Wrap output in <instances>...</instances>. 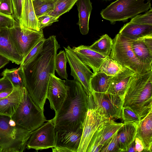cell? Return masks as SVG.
Listing matches in <instances>:
<instances>
[{
	"instance_id": "1",
	"label": "cell",
	"mask_w": 152,
	"mask_h": 152,
	"mask_svg": "<svg viewBox=\"0 0 152 152\" xmlns=\"http://www.w3.org/2000/svg\"><path fill=\"white\" fill-rule=\"evenodd\" d=\"M60 48L56 36H50L45 39L39 53L21 67L24 87L34 102L43 110L50 76L55 74V58Z\"/></svg>"
},
{
	"instance_id": "2",
	"label": "cell",
	"mask_w": 152,
	"mask_h": 152,
	"mask_svg": "<svg viewBox=\"0 0 152 152\" xmlns=\"http://www.w3.org/2000/svg\"><path fill=\"white\" fill-rule=\"evenodd\" d=\"M65 83L68 86L66 96L52 119L55 128L76 130L83 126L88 110V95L77 80L67 79Z\"/></svg>"
},
{
	"instance_id": "3",
	"label": "cell",
	"mask_w": 152,
	"mask_h": 152,
	"mask_svg": "<svg viewBox=\"0 0 152 152\" xmlns=\"http://www.w3.org/2000/svg\"><path fill=\"white\" fill-rule=\"evenodd\" d=\"M123 107L133 110L141 120L152 111V70L131 78L126 91Z\"/></svg>"
},
{
	"instance_id": "4",
	"label": "cell",
	"mask_w": 152,
	"mask_h": 152,
	"mask_svg": "<svg viewBox=\"0 0 152 152\" xmlns=\"http://www.w3.org/2000/svg\"><path fill=\"white\" fill-rule=\"evenodd\" d=\"M32 132L17 124L11 117L0 115V152H22Z\"/></svg>"
},
{
	"instance_id": "5",
	"label": "cell",
	"mask_w": 152,
	"mask_h": 152,
	"mask_svg": "<svg viewBox=\"0 0 152 152\" xmlns=\"http://www.w3.org/2000/svg\"><path fill=\"white\" fill-rule=\"evenodd\" d=\"M151 0H117L100 12L102 17L114 24L132 18L151 8Z\"/></svg>"
},
{
	"instance_id": "6",
	"label": "cell",
	"mask_w": 152,
	"mask_h": 152,
	"mask_svg": "<svg viewBox=\"0 0 152 152\" xmlns=\"http://www.w3.org/2000/svg\"><path fill=\"white\" fill-rule=\"evenodd\" d=\"M11 118L18 125L31 132L47 121L44 110L34 102L25 87L19 105Z\"/></svg>"
},
{
	"instance_id": "7",
	"label": "cell",
	"mask_w": 152,
	"mask_h": 152,
	"mask_svg": "<svg viewBox=\"0 0 152 152\" xmlns=\"http://www.w3.org/2000/svg\"><path fill=\"white\" fill-rule=\"evenodd\" d=\"M132 42V40L117 34L113 40L110 57L123 67L129 69L137 74L147 72L136 57Z\"/></svg>"
},
{
	"instance_id": "8",
	"label": "cell",
	"mask_w": 152,
	"mask_h": 152,
	"mask_svg": "<svg viewBox=\"0 0 152 152\" xmlns=\"http://www.w3.org/2000/svg\"><path fill=\"white\" fill-rule=\"evenodd\" d=\"M123 99L107 92H92L88 95V107L96 110L101 115L113 119L121 118Z\"/></svg>"
},
{
	"instance_id": "9",
	"label": "cell",
	"mask_w": 152,
	"mask_h": 152,
	"mask_svg": "<svg viewBox=\"0 0 152 152\" xmlns=\"http://www.w3.org/2000/svg\"><path fill=\"white\" fill-rule=\"evenodd\" d=\"M12 39L23 58L41 40L45 39L43 30L36 31L21 28L18 22L10 28Z\"/></svg>"
},
{
	"instance_id": "10",
	"label": "cell",
	"mask_w": 152,
	"mask_h": 152,
	"mask_svg": "<svg viewBox=\"0 0 152 152\" xmlns=\"http://www.w3.org/2000/svg\"><path fill=\"white\" fill-rule=\"evenodd\" d=\"M55 129L52 119L47 121L46 123L31 132L26 147L37 151L54 147Z\"/></svg>"
},
{
	"instance_id": "11",
	"label": "cell",
	"mask_w": 152,
	"mask_h": 152,
	"mask_svg": "<svg viewBox=\"0 0 152 152\" xmlns=\"http://www.w3.org/2000/svg\"><path fill=\"white\" fill-rule=\"evenodd\" d=\"M64 48L71 68V75L81 84L88 95H90L92 93L90 81L94 73L80 60L70 46Z\"/></svg>"
},
{
	"instance_id": "12",
	"label": "cell",
	"mask_w": 152,
	"mask_h": 152,
	"mask_svg": "<svg viewBox=\"0 0 152 152\" xmlns=\"http://www.w3.org/2000/svg\"><path fill=\"white\" fill-rule=\"evenodd\" d=\"M111 119L99 114L95 109L88 107L83 124V132L77 152H86L89 143L96 131Z\"/></svg>"
},
{
	"instance_id": "13",
	"label": "cell",
	"mask_w": 152,
	"mask_h": 152,
	"mask_svg": "<svg viewBox=\"0 0 152 152\" xmlns=\"http://www.w3.org/2000/svg\"><path fill=\"white\" fill-rule=\"evenodd\" d=\"M65 82V80L57 77L55 74L50 75L47 99L49 101L50 108L54 110L55 113L60 108L67 94L68 86Z\"/></svg>"
},
{
	"instance_id": "14",
	"label": "cell",
	"mask_w": 152,
	"mask_h": 152,
	"mask_svg": "<svg viewBox=\"0 0 152 152\" xmlns=\"http://www.w3.org/2000/svg\"><path fill=\"white\" fill-rule=\"evenodd\" d=\"M55 147L64 149L67 152H77L82 136L83 126L72 131L55 128Z\"/></svg>"
},
{
	"instance_id": "15",
	"label": "cell",
	"mask_w": 152,
	"mask_h": 152,
	"mask_svg": "<svg viewBox=\"0 0 152 152\" xmlns=\"http://www.w3.org/2000/svg\"><path fill=\"white\" fill-rule=\"evenodd\" d=\"M0 55L17 64H20L23 60L12 39L10 28H0Z\"/></svg>"
},
{
	"instance_id": "16",
	"label": "cell",
	"mask_w": 152,
	"mask_h": 152,
	"mask_svg": "<svg viewBox=\"0 0 152 152\" xmlns=\"http://www.w3.org/2000/svg\"><path fill=\"white\" fill-rule=\"evenodd\" d=\"M72 49L80 60L91 69L94 74L99 71V68L108 57L90 48L88 46L81 45L73 47Z\"/></svg>"
},
{
	"instance_id": "17",
	"label": "cell",
	"mask_w": 152,
	"mask_h": 152,
	"mask_svg": "<svg viewBox=\"0 0 152 152\" xmlns=\"http://www.w3.org/2000/svg\"><path fill=\"white\" fill-rule=\"evenodd\" d=\"M123 125L124 123H117L113 119L109 120L96 131L90 141V144L93 146L99 147L101 150Z\"/></svg>"
},
{
	"instance_id": "18",
	"label": "cell",
	"mask_w": 152,
	"mask_h": 152,
	"mask_svg": "<svg viewBox=\"0 0 152 152\" xmlns=\"http://www.w3.org/2000/svg\"><path fill=\"white\" fill-rule=\"evenodd\" d=\"M136 73L126 68L112 77L107 92L118 95L124 99L129 84Z\"/></svg>"
},
{
	"instance_id": "19",
	"label": "cell",
	"mask_w": 152,
	"mask_h": 152,
	"mask_svg": "<svg viewBox=\"0 0 152 152\" xmlns=\"http://www.w3.org/2000/svg\"><path fill=\"white\" fill-rule=\"evenodd\" d=\"M25 87L14 88L8 96L0 99V115L11 117L21 101Z\"/></svg>"
},
{
	"instance_id": "20",
	"label": "cell",
	"mask_w": 152,
	"mask_h": 152,
	"mask_svg": "<svg viewBox=\"0 0 152 152\" xmlns=\"http://www.w3.org/2000/svg\"><path fill=\"white\" fill-rule=\"evenodd\" d=\"M18 22L21 28L36 31H40L32 0H23L21 15Z\"/></svg>"
},
{
	"instance_id": "21",
	"label": "cell",
	"mask_w": 152,
	"mask_h": 152,
	"mask_svg": "<svg viewBox=\"0 0 152 152\" xmlns=\"http://www.w3.org/2000/svg\"><path fill=\"white\" fill-rule=\"evenodd\" d=\"M136 137L143 143L144 152H152V111L141 120L138 125Z\"/></svg>"
},
{
	"instance_id": "22",
	"label": "cell",
	"mask_w": 152,
	"mask_h": 152,
	"mask_svg": "<svg viewBox=\"0 0 152 152\" xmlns=\"http://www.w3.org/2000/svg\"><path fill=\"white\" fill-rule=\"evenodd\" d=\"M132 40L152 35V26L143 25L129 22L121 28L118 33Z\"/></svg>"
},
{
	"instance_id": "23",
	"label": "cell",
	"mask_w": 152,
	"mask_h": 152,
	"mask_svg": "<svg viewBox=\"0 0 152 152\" xmlns=\"http://www.w3.org/2000/svg\"><path fill=\"white\" fill-rule=\"evenodd\" d=\"M143 38L132 40V47L140 64L145 70L148 72L152 69V52L145 45Z\"/></svg>"
},
{
	"instance_id": "24",
	"label": "cell",
	"mask_w": 152,
	"mask_h": 152,
	"mask_svg": "<svg viewBox=\"0 0 152 152\" xmlns=\"http://www.w3.org/2000/svg\"><path fill=\"white\" fill-rule=\"evenodd\" d=\"M138 126L124 123L118 132V145L120 152L127 151L130 145L134 141Z\"/></svg>"
},
{
	"instance_id": "25",
	"label": "cell",
	"mask_w": 152,
	"mask_h": 152,
	"mask_svg": "<svg viewBox=\"0 0 152 152\" xmlns=\"http://www.w3.org/2000/svg\"><path fill=\"white\" fill-rule=\"evenodd\" d=\"M78 12L79 25L81 33L85 35L89 31V22L92 9L90 0H78L76 2Z\"/></svg>"
},
{
	"instance_id": "26",
	"label": "cell",
	"mask_w": 152,
	"mask_h": 152,
	"mask_svg": "<svg viewBox=\"0 0 152 152\" xmlns=\"http://www.w3.org/2000/svg\"><path fill=\"white\" fill-rule=\"evenodd\" d=\"M113 77L107 75L100 71L94 74L90 81L91 92H107Z\"/></svg>"
},
{
	"instance_id": "27",
	"label": "cell",
	"mask_w": 152,
	"mask_h": 152,
	"mask_svg": "<svg viewBox=\"0 0 152 152\" xmlns=\"http://www.w3.org/2000/svg\"><path fill=\"white\" fill-rule=\"evenodd\" d=\"M113 40L107 34L101 37L89 48L91 50L105 56H110L113 45Z\"/></svg>"
},
{
	"instance_id": "28",
	"label": "cell",
	"mask_w": 152,
	"mask_h": 152,
	"mask_svg": "<svg viewBox=\"0 0 152 152\" xmlns=\"http://www.w3.org/2000/svg\"><path fill=\"white\" fill-rule=\"evenodd\" d=\"M1 75L10 81L14 88L24 87L22 67L11 69H6L2 72Z\"/></svg>"
},
{
	"instance_id": "29",
	"label": "cell",
	"mask_w": 152,
	"mask_h": 152,
	"mask_svg": "<svg viewBox=\"0 0 152 152\" xmlns=\"http://www.w3.org/2000/svg\"><path fill=\"white\" fill-rule=\"evenodd\" d=\"M77 0H56L53 10L45 15L58 19L62 15L69 11Z\"/></svg>"
},
{
	"instance_id": "30",
	"label": "cell",
	"mask_w": 152,
	"mask_h": 152,
	"mask_svg": "<svg viewBox=\"0 0 152 152\" xmlns=\"http://www.w3.org/2000/svg\"><path fill=\"white\" fill-rule=\"evenodd\" d=\"M125 68L122 66L109 56L102 64L99 68V71L107 75L114 76L121 72Z\"/></svg>"
},
{
	"instance_id": "31",
	"label": "cell",
	"mask_w": 152,
	"mask_h": 152,
	"mask_svg": "<svg viewBox=\"0 0 152 152\" xmlns=\"http://www.w3.org/2000/svg\"><path fill=\"white\" fill-rule=\"evenodd\" d=\"M37 17L45 15L52 11L56 0H32Z\"/></svg>"
},
{
	"instance_id": "32",
	"label": "cell",
	"mask_w": 152,
	"mask_h": 152,
	"mask_svg": "<svg viewBox=\"0 0 152 152\" xmlns=\"http://www.w3.org/2000/svg\"><path fill=\"white\" fill-rule=\"evenodd\" d=\"M68 62L65 51L61 50L56 54L55 60V70L61 78L67 79L66 64Z\"/></svg>"
},
{
	"instance_id": "33",
	"label": "cell",
	"mask_w": 152,
	"mask_h": 152,
	"mask_svg": "<svg viewBox=\"0 0 152 152\" xmlns=\"http://www.w3.org/2000/svg\"><path fill=\"white\" fill-rule=\"evenodd\" d=\"M121 118L124 123H129L138 126L141 120L138 115L128 107H122Z\"/></svg>"
},
{
	"instance_id": "34",
	"label": "cell",
	"mask_w": 152,
	"mask_h": 152,
	"mask_svg": "<svg viewBox=\"0 0 152 152\" xmlns=\"http://www.w3.org/2000/svg\"><path fill=\"white\" fill-rule=\"evenodd\" d=\"M130 22L137 24L152 26V9L142 14L137 15L132 18Z\"/></svg>"
},
{
	"instance_id": "35",
	"label": "cell",
	"mask_w": 152,
	"mask_h": 152,
	"mask_svg": "<svg viewBox=\"0 0 152 152\" xmlns=\"http://www.w3.org/2000/svg\"><path fill=\"white\" fill-rule=\"evenodd\" d=\"M45 39L39 41L30 51L27 56L23 58L22 62L20 64V66L21 67L25 65L31 61L39 53L42 49Z\"/></svg>"
},
{
	"instance_id": "36",
	"label": "cell",
	"mask_w": 152,
	"mask_h": 152,
	"mask_svg": "<svg viewBox=\"0 0 152 152\" xmlns=\"http://www.w3.org/2000/svg\"><path fill=\"white\" fill-rule=\"evenodd\" d=\"M118 131L112 137L109 143L102 148L100 152H120L118 138Z\"/></svg>"
},
{
	"instance_id": "37",
	"label": "cell",
	"mask_w": 152,
	"mask_h": 152,
	"mask_svg": "<svg viewBox=\"0 0 152 152\" xmlns=\"http://www.w3.org/2000/svg\"><path fill=\"white\" fill-rule=\"evenodd\" d=\"M16 22L12 16L7 15L0 12V28H12Z\"/></svg>"
},
{
	"instance_id": "38",
	"label": "cell",
	"mask_w": 152,
	"mask_h": 152,
	"mask_svg": "<svg viewBox=\"0 0 152 152\" xmlns=\"http://www.w3.org/2000/svg\"><path fill=\"white\" fill-rule=\"evenodd\" d=\"M40 30H42L45 27L50 26L55 22L58 21V19L50 15H45L38 18Z\"/></svg>"
},
{
	"instance_id": "39",
	"label": "cell",
	"mask_w": 152,
	"mask_h": 152,
	"mask_svg": "<svg viewBox=\"0 0 152 152\" xmlns=\"http://www.w3.org/2000/svg\"><path fill=\"white\" fill-rule=\"evenodd\" d=\"M0 12L7 15L13 16L14 9L12 0H0Z\"/></svg>"
},
{
	"instance_id": "40",
	"label": "cell",
	"mask_w": 152,
	"mask_h": 152,
	"mask_svg": "<svg viewBox=\"0 0 152 152\" xmlns=\"http://www.w3.org/2000/svg\"><path fill=\"white\" fill-rule=\"evenodd\" d=\"M23 0H12L14 9L12 16L18 22L20 18Z\"/></svg>"
},
{
	"instance_id": "41",
	"label": "cell",
	"mask_w": 152,
	"mask_h": 152,
	"mask_svg": "<svg viewBox=\"0 0 152 152\" xmlns=\"http://www.w3.org/2000/svg\"><path fill=\"white\" fill-rule=\"evenodd\" d=\"M13 88L12 83L7 78L3 77L0 79V92Z\"/></svg>"
},
{
	"instance_id": "42",
	"label": "cell",
	"mask_w": 152,
	"mask_h": 152,
	"mask_svg": "<svg viewBox=\"0 0 152 152\" xmlns=\"http://www.w3.org/2000/svg\"><path fill=\"white\" fill-rule=\"evenodd\" d=\"M135 148L137 152L143 151L144 147L142 140L137 137H136L134 140Z\"/></svg>"
},
{
	"instance_id": "43",
	"label": "cell",
	"mask_w": 152,
	"mask_h": 152,
	"mask_svg": "<svg viewBox=\"0 0 152 152\" xmlns=\"http://www.w3.org/2000/svg\"><path fill=\"white\" fill-rule=\"evenodd\" d=\"M10 61L8 59L0 55V69L8 63Z\"/></svg>"
},
{
	"instance_id": "44",
	"label": "cell",
	"mask_w": 152,
	"mask_h": 152,
	"mask_svg": "<svg viewBox=\"0 0 152 152\" xmlns=\"http://www.w3.org/2000/svg\"><path fill=\"white\" fill-rule=\"evenodd\" d=\"M13 89L0 92V99L4 98L9 95L12 92Z\"/></svg>"
},
{
	"instance_id": "45",
	"label": "cell",
	"mask_w": 152,
	"mask_h": 152,
	"mask_svg": "<svg viewBox=\"0 0 152 152\" xmlns=\"http://www.w3.org/2000/svg\"><path fill=\"white\" fill-rule=\"evenodd\" d=\"M127 152H137L135 148V143L133 141L128 147Z\"/></svg>"
},
{
	"instance_id": "46",
	"label": "cell",
	"mask_w": 152,
	"mask_h": 152,
	"mask_svg": "<svg viewBox=\"0 0 152 152\" xmlns=\"http://www.w3.org/2000/svg\"><path fill=\"white\" fill-rule=\"evenodd\" d=\"M105 0V1H110V0Z\"/></svg>"
}]
</instances>
